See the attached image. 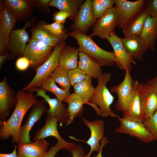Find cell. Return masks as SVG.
<instances>
[{"instance_id": "obj_1", "label": "cell", "mask_w": 157, "mask_h": 157, "mask_svg": "<svg viewBox=\"0 0 157 157\" xmlns=\"http://www.w3.org/2000/svg\"><path fill=\"white\" fill-rule=\"evenodd\" d=\"M17 105L11 116L0 128V138L6 140L10 136L13 143H20L19 131L24 115L28 110L37 101L36 97L32 92L19 90L16 93Z\"/></svg>"}, {"instance_id": "obj_2", "label": "cell", "mask_w": 157, "mask_h": 157, "mask_svg": "<svg viewBox=\"0 0 157 157\" xmlns=\"http://www.w3.org/2000/svg\"><path fill=\"white\" fill-rule=\"evenodd\" d=\"M68 34L76 40L79 52L88 55L101 66L112 67L115 64L113 52L101 48L90 36L76 30L69 32Z\"/></svg>"}, {"instance_id": "obj_3", "label": "cell", "mask_w": 157, "mask_h": 157, "mask_svg": "<svg viewBox=\"0 0 157 157\" xmlns=\"http://www.w3.org/2000/svg\"><path fill=\"white\" fill-rule=\"evenodd\" d=\"M111 76L107 72H104L97 78L98 83L90 103L97 105L101 113V116L106 117H117L118 115L111 108L114 97L106 86L110 80Z\"/></svg>"}, {"instance_id": "obj_4", "label": "cell", "mask_w": 157, "mask_h": 157, "mask_svg": "<svg viewBox=\"0 0 157 157\" xmlns=\"http://www.w3.org/2000/svg\"><path fill=\"white\" fill-rule=\"evenodd\" d=\"M66 44L63 42L53 48V51L48 59L36 71V74L32 79L24 86L22 90H30L41 88L43 81L49 77L59 65L60 53Z\"/></svg>"}, {"instance_id": "obj_5", "label": "cell", "mask_w": 157, "mask_h": 157, "mask_svg": "<svg viewBox=\"0 0 157 157\" xmlns=\"http://www.w3.org/2000/svg\"><path fill=\"white\" fill-rule=\"evenodd\" d=\"M53 50V48L31 38L27 44L23 56L29 60L31 67L36 71L49 57Z\"/></svg>"}, {"instance_id": "obj_6", "label": "cell", "mask_w": 157, "mask_h": 157, "mask_svg": "<svg viewBox=\"0 0 157 157\" xmlns=\"http://www.w3.org/2000/svg\"><path fill=\"white\" fill-rule=\"evenodd\" d=\"M118 19V13L116 6L107 9L92 26V32L90 36L92 38L97 37L101 39H107L110 33L115 31Z\"/></svg>"}, {"instance_id": "obj_7", "label": "cell", "mask_w": 157, "mask_h": 157, "mask_svg": "<svg viewBox=\"0 0 157 157\" xmlns=\"http://www.w3.org/2000/svg\"><path fill=\"white\" fill-rule=\"evenodd\" d=\"M117 118L119 121V125L115 130L116 133L129 135L146 143L155 140L154 136L146 128L143 123L121 117L118 115Z\"/></svg>"}, {"instance_id": "obj_8", "label": "cell", "mask_w": 157, "mask_h": 157, "mask_svg": "<svg viewBox=\"0 0 157 157\" xmlns=\"http://www.w3.org/2000/svg\"><path fill=\"white\" fill-rule=\"evenodd\" d=\"M119 15L118 26L122 29L144 8L146 0H114Z\"/></svg>"}, {"instance_id": "obj_9", "label": "cell", "mask_w": 157, "mask_h": 157, "mask_svg": "<svg viewBox=\"0 0 157 157\" xmlns=\"http://www.w3.org/2000/svg\"><path fill=\"white\" fill-rule=\"evenodd\" d=\"M44 100L38 99L31 107L25 123L21 126L19 134V143H29L30 140V132L36 122H38L42 116L47 113L48 110Z\"/></svg>"}, {"instance_id": "obj_10", "label": "cell", "mask_w": 157, "mask_h": 157, "mask_svg": "<svg viewBox=\"0 0 157 157\" xmlns=\"http://www.w3.org/2000/svg\"><path fill=\"white\" fill-rule=\"evenodd\" d=\"M106 39L113 49L116 67L120 69L130 72L132 69V64L135 65L136 63L126 51L121 38L118 37L114 31Z\"/></svg>"}, {"instance_id": "obj_11", "label": "cell", "mask_w": 157, "mask_h": 157, "mask_svg": "<svg viewBox=\"0 0 157 157\" xmlns=\"http://www.w3.org/2000/svg\"><path fill=\"white\" fill-rule=\"evenodd\" d=\"M130 72L125 71L123 81L118 85L112 86L110 90L111 93H116L117 95L118 99L115 105V109L122 112L130 101L133 90L134 81Z\"/></svg>"}, {"instance_id": "obj_12", "label": "cell", "mask_w": 157, "mask_h": 157, "mask_svg": "<svg viewBox=\"0 0 157 157\" xmlns=\"http://www.w3.org/2000/svg\"><path fill=\"white\" fill-rule=\"evenodd\" d=\"M58 122L56 119L47 114L44 126L41 129L36 131L33 140L35 141L44 139L49 136H53L57 139V142L61 149H65L70 151L76 144L66 141L60 136L58 130Z\"/></svg>"}, {"instance_id": "obj_13", "label": "cell", "mask_w": 157, "mask_h": 157, "mask_svg": "<svg viewBox=\"0 0 157 157\" xmlns=\"http://www.w3.org/2000/svg\"><path fill=\"white\" fill-rule=\"evenodd\" d=\"M93 15L91 0H86L81 4L74 22L70 26L72 31H78L87 35L89 28L96 22Z\"/></svg>"}, {"instance_id": "obj_14", "label": "cell", "mask_w": 157, "mask_h": 157, "mask_svg": "<svg viewBox=\"0 0 157 157\" xmlns=\"http://www.w3.org/2000/svg\"><path fill=\"white\" fill-rule=\"evenodd\" d=\"M28 92L32 93L36 92V97H40L49 104V108L47 114L56 119L61 124L67 123L69 120V115L67 109L64 104L55 98H51L46 93V91L39 88L30 90Z\"/></svg>"}, {"instance_id": "obj_15", "label": "cell", "mask_w": 157, "mask_h": 157, "mask_svg": "<svg viewBox=\"0 0 157 157\" xmlns=\"http://www.w3.org/2000/svg\"><path fill=\"white\" fill-rule=\"evenodd\" d=\"M17 102L16 94L9 85L6 77L0 82V118L3 124L6 122L11 110Z\"/></svg>"}, {"instance_id": "obj_16", "label": "cell", "mask_w": 157, "mask_h": 157, "mask_svg": "<svg viewBox=\"0 0 157 157\" xmlns=\"http://www.w3.org/2000/svg\"><path fill=\"white\" fill-rule=\"evenodd\" d=\"M29 24L27 23L22 28L13 30L11 33L8 51L12 59L23 56L27 43L29 40L26 29Z\"/></svg>"}, {"instance_id": "obj_17", "label": "cell", "mask_w": 157, "mask_h": 157, "mask_svg": "<svg viewBox=\"0 0 157 157\" xmlns=\"http://www.w3.org/2000/svg\"><path fill=\"white\" fill-rule=\"evenodd\" d=\"M138 87L144 120L157 110V89L139 82Z\"/></svg>"}, {"instance_id": "obj_18", "label": "cell", "mask_w": 157, "mask_h": 157, "mask_svg": "<svg viewBox=\"0 0 157 157\" xmlns=\"http://www.w3.org/2000/svg\"><path fill=\"white\" fill-rule=\"evenodd\" d=\"M81 118L84 123L89 128L91 132L90 138L85 141L90 147V149L88 153L84 157H90L93 151L98 152L100 150V142L104 136V124L103 120H97L91 122L83 117Z\"/></svg>"}, {"instance_id": "obj_19", "label": "cell", "mask_w": 157, "mask_h": 157, "mask_svg": "<svg viewBox=\"0 0 157 157\" xmlns=\"http://www.w3.org/2000/svg\"><path fill=\"white\" fill-rule=\"evenodd\" d=\"M138 84V81H134L132 96L126 109L123 112V117L143 123L144 118Z\"/></svg>"}, {"instance_id": "obj_20", "label": "cell", "mask_w": 157, "mask_h": 157, "mask_svg": "<svg viewBox=\"0 0 157 157\" xmlns=\"http://www.w3.org/2000/svg\"><path fill=\"white\" fill-rule=\"evenodd\" d=\"M126 51L134 59L142 61L148 49L140 35H132L121 38Z\"/></svg>"}, {"instance_id": "obj_21", "label": "cell", "mask_w": 157, "mask_h": 157, "mask_svg": "<svg viewBox=\"0 0 157 157\" xmlns=\"http://www.w3.org/2000/svg\"><path fill=\"white\" fill-rule=\"evenodd\" d=\"M29 143H19L17 148L18 157H45L49 143L41 139Z\"/></svg>"}, {"instance_id": "obj_22", "label": "cell", "mask_w": 157, "mask_h": 157, "mask_svg": "<svg viewBox=\"0 0 157 157\" xmlns=\"http://www.w3.org/2000/svg\"><path fill=\"white\" fill-rule=\"evenodd\" d=\"M3 1L14 13L17 21L20 22L28 19L35 7V0H4Z\"/></svg>"}, {"instance_id": "obj_23", "label": "cell", "mask_w": 157, "mask_h": 157, "mask_svg": "<svg viewBox=\"0 0 157 157\" xmlns=\"http://www.w3.org/2000/svg\"><path fill=\"white\" fill-rule=\"evenodd\" d=\"M43 22L34 26L31 29V38L37 40L46 46L53 48L65 39L57 36L44 28Z\"/></svg>"}, {"instance_id": "obj_24", "label": "cell", "mask_w": 157, "mask_h": 157, "mask_svg": "<svg viewBox=\"0 0 157 157\" xmlns=\"http://www.w3.org/2000/svg\"><path fill=\"white\" fill-rule=\"evenodd\" d=\"M140 35L148 49L154 51L157 39V18L147 16L144 21Z\"/></svg>"}, {"instance_id": "obj_25", "label": "cell", "mask_w": 157, "mask_h": 157, "mask_svg": "<svg viewBox=\"0 0 157 157\" xmlns=\"http://www.w3.org/2000/svg\"><path fill=\"white\" fill-rule=\"evenodd\" d=\"M79 52L78 47L66 44L60 53L59 65L68 71L77 68Z\"/></svg>"}, {"instance_id": "obj_26", "label": "cell", "mask_w": 157, "mask_h": 157, "mask_svg": "<svg viewBox=\"0 0 157 157\" xmlns=\"http://www.w3.org/2000/svg\"><path fill=\"white\" fill-rule=\"evenodd\" d=\"M77 68L92 79H97L102 74L101 66L88 55L81 52L79 53Z\"/></svg>"}, {"instance_id": "obj_27", "label": "cell", "mask_w": 157, "mask_h": 157, "mask_svg": "<svg viewBox=\"0 0 157 157\" xmlns=\"http://www.w3.org/2000/svg\"><path fill=\"white\" fill-rule=\"evenodd\" d=\"M73 88L74 93L88 103L89 105L94 109L97 115H101L100 109L98 106L96 104L90 103L95 90V88L92 85L91 78L75 84Z\"/></svg>"}, {"instance_id": "obj_28", "label": "cell", "mask_w": 157, "mask_h": 157, "mask_svg": "<svg viewBox=\"0 0 157 157\" xmlns=\"http://www.w3.org/2000/svg\"><path fill=\"white\" fill-rule=\"evenodd\" d=\"M64 102H66L68 105L67 110L69 118L67 125L72 124L75 117L81 116L84 110L83 105L84 104L89 105L88 103L74 93L71 94Z\"/></svg>"}, {"instance_id": "obj_29", "label": "cell", "mask_w": 157, "mask_h": 157, "mask_svg": "<svg viewBox=\"0 0 157 157\" xmlns=\"http://www.w3.org/2000/svg\"><path fill=\"white\" fill-rule=\"evenodd\" d=\"M17 21L14 13L1 1L0 6V33L10 34Z\"/></svg>"}, {"instance_id": "obj_30", "label": "cell", "mask_w": 157, "mask_h": 157, "mask_svg": "<svg viewBox=\"0 0 157 157\" xmlns=\"http://www.w3.org/2000/svg\"><path fill=\"white\" fill-rule=\"evenodd\" d=\"M84 0H50V6L55 7L59 11L68 13L69 18L74 21Z\"/></svg>"}, {"instance_id": "obj_31", "label": "cell", "mask_w": 157, "mask_h": 157, "mask_svg": "<svg viewBox=\"0 0 157 157\" xmlns=\"http://www.w3.org/2000/svg\"><path fill=\"white\" fill-rule=\"evenodd\" d=\"M148 16L144 8L123 29L122 32L125 36L132 35H140L144 21Z\"/></svg>"}, {"instance_id": "obj_32", "label": "cell", "mask_w": 157, "mask_h": 157, "mask_svg": "<svg viewBox=\"0 0 157 157\" xmlns=\"http://www.w3.org/2000/svg\"><path fill=\"white\" fill-rule=\"evenodd\" d=\"M40 88L46 91L51 92L56 96L57 99L62 102L71 94L69 91L59 88L54 80L50 77L47 78L43 81Z\"/></svg>"}, {"instance_id": "obj_33", "label": "cell", "mask_w": 157, "mask_h": 157, "mask_svg": "<svg viewBox=\"0 0 157 157\" xmlns=\"http://www.w3.org/2000/svg\"><path fill=\"white\" fill-rule=\"evenodd\" d=\"M69 71L58 65L49 77L59 84L63 89L69 91L71 85L68 76Z\"/></svg>"}, {"instance_id": "obj_34", "label": "cell", "mask_w": 157, "mask_h": 157, "mask_svg": "<svg viewBox=\"0 0 157 157\" xmlns=\"http://www.w3.org/2000/svg\"><path fill=\"white\" fill-rule=\"evenodd\" d=\"M43 26L53 34L66 39L69 36L67 30L65 28L64 24L54 22L49 24H47L43 22Z\"/></svg>"}, {"instance_id": "obj_35", "label": "cell", "mask_w": 157, "mask_h": 157, "mask_svg": "<svg viewBox=\"0 0 157 157\" xmlns=\"http://www.w3.org/2000/svg\"><path fill=\"white\" fill-rule=\"evenodd\" d=\"M68 76L70 85L73 87L76 84L91 78L78 68L69 71Z\"/></svg>"}, {"instance_id": "obj_36", "label": "cell", "mask_w": 157, "mask_h": 157, "mask_svg": "<svg viewBox=\"0 0 157 157\" xmlns=\"http://www.w3.org/2000/svg\"><path fill=\"white\" fill-rule=\"evenodd\" d=\"M143 123L157 142V110L151 117L144 119Z\"/></svg>"}, {"instance_id": "obj_37", "label": "cell", "mask_w": 157, "mask_h": 157, "mask_svg": "<svg viewBox=\"0 0 157 157\" xmlns=\"http://www.w3.org/2000/svg\"><path fill=\"white\" fill-rule=\"evenodd\" d=\"M91 8L94 17L97 20L102 16L107 10L98 0H91Z\"/></svg>"}, {"instance_id": "obj_38", "label": "cell", "mask_w": 157, "mask_h": 157, "mask_svg": "<svg viewBox=\"0 0 157 157\" xmlns=\"http://www.w3.org/2000/svg\"><path fill=\"white\" fill-rule=\"evenodd\" d=\"M144 8L149 16L157 18V0H146Z\"/></svg>"}, {"instance_id": "obj_39", "label": "cell", "mask_w": 157, "mask_h": 157, "mask_svg": "<svg viewBox=\"0 0 157 157\" xmlns=\"http://www.w3.org/2000/svg\"><path fill=\"white\" fill-rule=\"evenodd\" d=\"M10 35L0 33V55L4 54L8 50Z\"/></svg>"}, {"instance_id": "obj_40", "label": "cell", "mask_w": 157, "mask_h": 157, "mask_svg": "<svg viewBox=\"0 0 157 157\" xmlns=\"http://www.w3.org/2000/svg\"><path fill=\"white\" fill-rule=\"evenodd\" d=\"M15 65L17 70L20 71H24L26 70L31 65V63L26 58L22 56L16 60Z\"/></svg>"}, {"instance_id": "obj_41", "label": "cell", "mask_w": 157, "mask_h": 157, "mask_svg": "<svg viewBox=\"0 0 157 157\" xmlns=\"http://www.w3.org/2000/svg\"><path fill=\"white\" fill-rule=\"evenodd\" d=\"M69 16L68 13L59 10L53 14L52 18L54 22L64 24L66 22L67 18H69Z\"/></svg>"}, {"instance_id": "obj_42", "label": "cell", "mask_w": 157, "mask_h": 157, "mask_svg": "<svg viewBox=\"0 0 157 157\" xmlns=\"http://www.w3.org/2000/svg\"><path fill=\"white\" fill-rule=\"evenodd\" d=\"M50 0H35V6L43 13H48L50 11Z\"/></svg>"}, {"instance_id": "obj_43", "label": "cell", "mask_w": 157, "mask_h": 157, "mask_svg": "<svg viewBox=\"0 0 157 157\" xmlns=\"http://www.w3.org/2000/svg\"><path fill=\"white\" fill-rule=\"evenodd\" d=\"M72 157H84L85 151L82 146L78 144H76L69 151Z\"/></svg>"}, {"instance_id": "obj_44", "label": "cell", "mask_w": 157, "mask_h": 157, "mask_svg": "<svg viewBox=\"0 0 157 157\" xmlns=\"http://www.w3.org/2000/svg\"><path fill=\"white\" fill-rule=\"evenodd\" d=\"M61 148L57 142L54 146L50 148L45 157H55L57 152Z\"/></svg>"}, {"instance_id": "obj_45", "label": "cell", "mask_w": 157, "mask_h": 157, "mask_svg": "<svg viewBox=\"0 0 157 157\" xmlns=\"http://www.w3.org/2000/svg\"><path fill=\"white\" fill-rule=\"evenodd\" d=\"M110 141L108 140L107 137L104 136L100 142L101 148L100 150L97 154L94 157H103L102 155L103 149L106 144L110 143Z\"/></svg>"}, {"instance_id": "obj_46", "label": "cell", "mask_w": 157, "mask_h": 157, "mask_svg": "<svg viewBox=\"0 0 157 157\" xmlns=\"http://www.w3.org/2000/svg\"><path fill=\"white\" fill-rule=\"evenodd\" d=\"M99 2L107 10L113 7L115 4L114 0H98Z\"/></svg>"}, {"instance_id": "obj_47", "label": "cell", "mask_w": 157, "mask_h": 157, "mask_svg": "<svg viewBox=\"0 0 157 157\" xmlns=\"http://www.w3.org/2000/svg\"><path fill=\"white\" fill-rule=\"evenodd\" d=\"M17 147L16 144L14 145V149L13 151L9 154H0V157H18L17 154L16 149Z\"/></svg>"}, {"instance_id": "obj_48", "label": "cell", "mask_w": 157, "mask_h": 157, "mask_svg": "<svg viewBox=\"0 0 157 157\" xmlns=\"http://www.w3.org/2000/svg\"><path fill=\"white\" fill-rule=\"evenodd\" d=\"M146 84L150 86L157 89V75L154 78L149 79Z\"/></svg>"}, {"instance_id": "obj_49", "label": "cell", "mask_w": 157, "mask_h": 157, "mask_svg": "<svg viewBox=\"0 0 157 157\" xmlns=\"http://www.w3.org/2000/svg\"><path fill=\"white\" fill-rule=\"evenodd\" d=\"M10 54L9 52L1 55H0V69L2 68L3 64L8 59Z\"/></svg>"}]
</instances>
